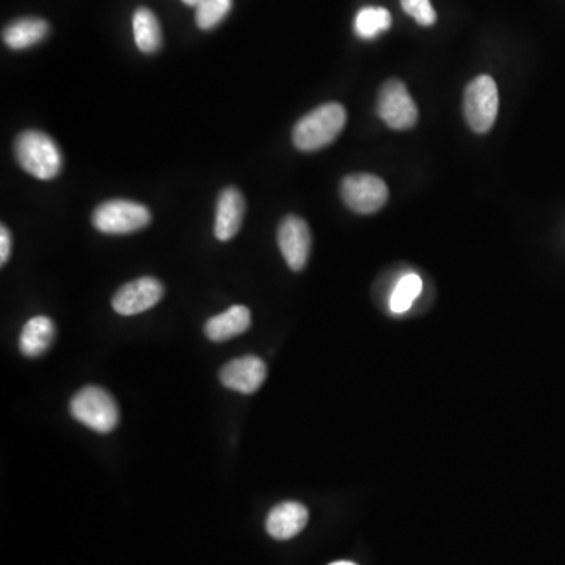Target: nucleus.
<instances>
[{
	"label": "nucleus",
	"instance_id": "f257e3e1",
	"mask_svg": "<svg viewBox=\"0 0 565 565\" xmlns=\"http://www.w3.org/2000/svg\"><path fill=\"white\" fill-rule=\"evenodd\" d=\"M346 121L347 112L341 104H322L297 121L292 129V143L303 153L322 150L338 139Z\"/></svg>",
	"mask_w": 565,
	"mask_h": 565
},
{
	"label": "nucleus",
	"instance_id": "f03ea898",
	"mask_svg": "<svg viewBox=\"0 0 565 565\" xmlns=\"http://www.w3.org/2000/svg\"><path fill=\"white\" fill-rule=\"evenodd\" d=\"M15 157L19 167L38 179L57 178L62 172L63 157L51 135L41 131H24L16 137Z\"/></svg>",
	"mask_w": 565,
	"mask_h": 565
},
{
	"label": "nucleus",
	"instance_id": "7ed1b4c3",
	"mask_svg": "<svg viewBox=\"0 0 565 565\" xmlns=\"http://www.w3.org/2000/svg\"><path fill=\"white\" fill-rule=\"evenodd\" d=\"M74 420L99 434H109L120 421V409L112 394L104 388L85 387L70 402Z\"/></svg>",
	"mask_w": 565,
	"mask_h": 565
},
{
	"label": "nucleus",
	"instance_id": "20e7f679",
	"mask_svg": "<svg viewBox=\"0 0 565 565\" xmlns=\"http://www.w3.org/2000/svg\"><path fill=\"white\" fill-rule=\"evenodd\" d=\"M93 226L99 233L131 234L143 230L151 222V211L137 201L115 200L104 201L93 211Z\"/></svg>",
	"mask_w": 565,
	"mask_h": 565
},
{
	"label": "nucleus",
	"instance_id": "39448f33",
	"mask_svg": "<svg viewBox=\"0 0 565 565\" xmlns=\"http://www.w3.org/2000/svg\"><path fill=\"white\" fill-rule=\"evenodd\" d=\"M498 109L500 95L492 77L482 74L468 84L463 95V113L474 132H489L498 117Z\"/></svg>",
	"mask_w": 565,
	"mask_h": 565
},
{
	"label": "nucleus",
	"instance_id": "423d86ee",
	"mask_svg": "<svg viewBox=\"0 0 565 565\" xmlns=\"http://www.w3.org/2000/svg\"><path fill=\"white\" fill-rule=\"evenodd\" d=\"M344 205L357 214H374L387 205L388 186L379 176L369 173H354L346 176L339 186Z\"/></svg>",
	"mask_w": 565,
	"mask_h": 565
},
{
	"label": "nucleus",
	"instance_id": "0eeeda50",
	"mask_svg": "<svg viewBox=\"0 0 565 565\" xmlns=\"http://www.w3.org/2000/svg\"><path fill=\"white\" fill-rule=\"evenodd\" d=\"M377 113L387 126L396 131L413 128L418 121V107L407 87L398 79H391L380 88Z\"/></svg>",
	"mask_w": 565,
	"mask_h": 565
},
{
	"label": "nucleus",
	"instance_id": "6e6552de",
	"mask_svg": "<svg viewBox=\"0 0 565 565\" xmlns=\"http://www.w3.org/2000/svg\"><path fill=\"white\" fill-rule=\"evenodd\" d=\"M164 297V285L154 277H140L121 286L112 299V308L121 316H137L156 307Z\"/></svg>",
	"mask_w": 565,
	"mask_h": 565
},
{
	"label": "nucleus",
	"instance_id": "1a4fd4ad",
	"mask_svg": "<svg viewBox=\"0 0 565 565\" xmlns=\"http://www.w3.org/2000/svg\"><path fill=\"white\" fill-rule=\"evenodd\" d=\"M277 242L289 269L294 272L305 269L311 253V231L305 220L286 216L278 226Z\"/></svg>",
	"mask_w": 565,
	"mask_h": 565
},
{
	"label": "nucleus",
	"instance_id": "9d476101",
	"mask_svg": "<svg viewBox=\"0 0 565 565\" xmlns=\"http://www.w3.org/2000/svg\"><path fill=\"white\" fill-rule=\"evenodd\" d=\"M220 382L228 390L253 394L261 388L267 377V366L255 355L234 358L220 369Z\"/></svg>",
	"mask_w": 565,
	"mask_h": 565
},
{
	"label": "nucleus",
	"instance_id": "9b49d317",
	"mask_svg": "<svg viewBox=\"0 0 565 565\" xmlns=\"http://www.w3.org/2000/svg\"><path fill=\"white\" fill-rule=\"evenodd\" d=\"M245 198L236 187H226L220 192L216 206L214 234L222 242L231 241L239 230L245 217Z\"/></svg>",
	"mask_w": 565,
	"mask_h": 565
},
{
	"label": "nucleus",
	"instance_id": "f8f14e48",
	"mask_svg": "<svg viewBox=\"0 0 565 565\" xmlns=\"http://www.w3.org/2000/svg\"><path fill=\"white\" fill-rule=\"evenodd\" d=\"M308 509L296 501L278 504L267 515L266 531L277 540H289L302 533L308 523Z\"/></svg>",
	"mask_w": 565,
	"mask_h": 565
},
{
	"label": "nucleus",
	"instance_id": "ddd939ff",
	"mask_svg": "<svg viewBox=\"0 0 565 565\" xmlns=\"http://www.w3.org/2000/svg\"><path fill=\"white\" fill-rule=\"evenodd\" d=\"M252 324V313L244 305H233L223 313L208 319L205 335L212 343H225L247 332Z\"/></svg>",
	"mask_w": 565,
	"mask_h": 565
},
{
	"label": "nucleus",
	"instance_id": "4468645a",
	"mask_svg": "<svg viewBox=\"0 0 565 565\" xmlns=\"http://www.w3.org/2000/svg\"><path fill=\"white\" fill-rule=\"evenodd\" d=\"M55 324L48 316H35L26 322L19 335V352L24 357L38 358L51 349L55 341Z\"/></svg>",
	"mask_w": 565,
	"mask_h": 565
},
{
	"label": "nucleus",
	"instance_id": "2eb2a0df",
	"mask_svg": "<svg viewBox=\"0 0 565 565\" xmlns=\"http://www.w3.org/2000/svg\"><path fill=\"white\" fill-rule=\"evenodd\" d=\"M49 24L40 18H22L8 24L4 29V43L13 51L32 48L48 37Z\"/></svg>",
	"mask_w": 565,
	"mask_h": 565
},
{
	"label": "nucleus",
	"instance_id": "dca6fc26",
	"mask_svg": "<svg viewBox=\"0 0 565 565\" xmlns=\"http://www.w3.org/2000/svg\"><path fill=\"white\" fill-rule=\"evenodd\" d=\"M132 27H134L135 44L143 54H154L161 49V24H159V19L156 18L153 11L148 10V8L135 10Z\"/></svg>",
	"mask_w": 565,
	"mask_h": 565
},
{
	"label": "nucleus",
	"instance_id": "f3484780",
	"mask_svg": "<svg viewBox=\"0 0 565 565\" xmlns=\"http://www.w3.org/2000/svg\"><path fill=\"white\" fill-rule=\"evenodd\" d=\"M423 292V280L415 272H407L394 285L390 296V310L393 314H404L410 311L415 300Z\"/></svg>",
	"mask_w": 565,
	"mask_h": 565
},
{
	"label": "nucleus",
	"instance_id": "a211bd4d",
	"mask_svg": "<svg viewBox=\"0 0 565 565\" xmlns=\"http://www.w3.org/2000/svg\"><path fill=\"white\" fill-rule=\"evenodd\" d=\"M355 33L363 40H372L391 27V15L387 8L365 7L358 11L354 22Z\"/></svg>",
	"mask_w": 565,
	"mask_h": 565
},
{
	"label": "nucleus",
	"instance_id": "6ab92c4d",
	"mask_svg": "<svg viewBox=\"0 0 565 565\" xmlns=\"http://www.w3.org/2000/svg\"><path fill=\"white\" fill-rule=\"evenodd\" d=\"M233 8V0H200L195 7V21L201 30L219 26Z\"/></svg>",
	"mask_w": 565,
	"mask_h": 565
},
{
	"label": "nucleus",
	"instance_id": "aec40b11",
	"mask_svg": "<svg viewBox=\"0 0 565 565\" xmlns=\"http://www.w3.org/2000/svg\"><path fill=\"white\" fill-rule=\"evenodd\" d=\"M401 5L405 13L412 16L420 26H432L437 21L431 0H401Z\"/></svg>",
	"mask_w": 565,
	"mask_h": 565
},
{
	"label": "nucleus",
	"instance_id": "412c9836",
	"mask_svg": "<svg viewBox=\"0 0 565 565\" xmlns=\"http://www.w3.org/2000/svg\"><path fill=\"white\" fill-rule=\"evenodd\" d=\"M11 255V233L7 226L0 228V264L5 266Z\"/></svg>",
	"mask_w": 565,
	"mask_h": 565
},
{
	"label": "nucleus",
	"instance_id": "4be33fe9",
	"mask_svg": "<svg viewBox=\"0 0 565 565\" xmlns=\"http://www.w3.org/2000/svg\"><path fill=\"white\" fill-rule=\"evenodd\" d=\"M184 4L189 5V7H197L200 4V0H183Z\"/></svg>",
	"mask_w": 565,
	"mask_h": 565
},
{
	"label": "nucleus",
	"instance_id": "5701e85b",
	"mask_svg": "<svg viewBox=\"0 0 565 565\" xmlns=\"http://www.w3.org/2000/svg\"><path fill=\"white\" fill-rule=\"evenodd\" d=\"M330 565H357V564H354V562H350V561H338V562H333V564Z\"/></svg>",
	"mask_w": 565,
	"mask_h": 565
}]
</instances>
